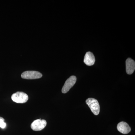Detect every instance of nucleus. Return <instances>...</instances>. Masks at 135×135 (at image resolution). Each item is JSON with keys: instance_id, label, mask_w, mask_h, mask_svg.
Returning <instances> with one entry per match:
<instances>
[{"instance_id": "obj_4", "label": "nucleus", "mask_w": 135, "mask_h": 135, "mask_svg": "<svg viewBox=\"0 0 135 135\" xmlns=\"http://www.w3.org/2000/svg\"><path fill=\"white\" fill-rule=\"evenodd\" d=\"M77 81V78L75 76H72L69 77L65 83L62 89V92L64 94L67 93L70 89L73 86Z\"/></svg>"}, {"instance_id": "obj_5", "label": "nucleus", "mask_w": 135, "mask_h": 135, "mask_svg": "<svg viewBox=\"0 0 135 135\" xmlns=\"http://www.w3.org/2000/svg\"><path fill=\"white\" fill-rule=\"evenodd\" d=\"M47 122L45 120L37 119L34 121L31 124L32 129L35 131L42 130L47 125Z\"/></svg>"}, {"instance_id": "obj_6", "label": "nucleus", "mask_w": 135, "mask_h": 135, "mask_svg": "<svg viewBox=\"0 0 135 135\" xmlns=\"http://www.w3.org/2000/svg\"><path fill=\"white\" fill-rule=\"evenodd\" d=\"M126 72L128 74H131L135 70V62L132 59L129 58L126 61Z\"/></svg>"}, {"instance_id": "obj_3", "label": "nucleus", "mask_w": 135, "mask_h": 135, "mask_svg": "<svg viewBox=\"0 0 135 135\" xmlns=\"http://www.w3.org/2000/svg\"><path fill=\"white\" fill-rule=\"evenodd\" d=\"M41 73L36 71H26L21 74L22 78L26 79H35L42 77Z\"/></svg>"}, {"instance_id": "obj_2", "label": "nucleus", "mask_w": 135, "mask_h": 135, "mask_svg": "<svg viewBox=\"0 0 135 135\" xmlns=\"http://www.w3.org/2000/svg\"><path fill=\"white\" fill-rule=\"evenodd\" d=\"M11 99L18 103H24L28 101L29 97L24 92H18L12 94Z\"/></svg>"}, {"instance_id": "obj_7", "label": "nucleus", "mask_w": 135, "mask_h": 135, "mask_svg": "<svg viewBox=\"0 0 135 135\" xmlns=\"http://www.w3.org/2000/svg\"><path fill=\"white\" fill-rule=\"evenodd\" d=\"M117 128L120 132L124 134H128L131 131L130 127L127 123L124 122H121L118 123Z\"/></svg>"}, {"instance_id": "obj_9", "label": "nucleus", "mask_w": 135, "mask_h": 135, "mask_svg": "<svg viewBox=\"0 0 135 135\" xmlns=\"http://www.w3.org/2000/svg\"><path fill=\"white\" fill-rule=\"evenodd\" d=\"M6 126V124L5 122V119L2 117H0V128L4 129Z\"/></svg>"}, {"instance_id": "obj_1", "label": "nucleus", "mask_w": 135, "mask_h": 135, "mask_svg": "<svg viewBox=\"0 0 135 135\" xmlns=\"http://www.w3.org/2000/svg\"><path fill=\"white\" fill-rule=\"evenodd\" d=\"M86 103L95 115H98L100 112V106L97 99L93 98H89Z\"/></svg>"}, {"instance_id": "obj_8", "label": "nucleus", "mask_w": 135, "mask_h": 135, "mask_svg": "<svg viewBox=\"0 0 135 135\" xmlns=\"http://www.w3.org/2000/svg\"><path fill=\"white\" fill-rule=\"evenodd\" d=\"M95 62V59L94 54L91 52H88L84 56V62L86 65L90 66L93 65Z\"/></svg>"}]
</instances>
